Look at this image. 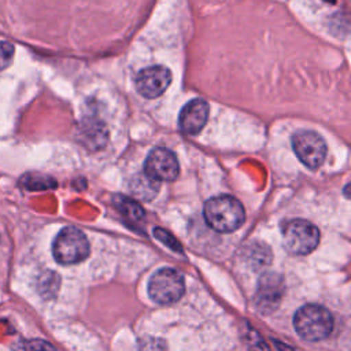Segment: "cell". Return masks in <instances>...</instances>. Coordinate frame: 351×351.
Here are the masks:
<instances>
[{
  "label": "cell",
  "mask_w": 351,
  "mask_h": 351,
  "mask_svg": "<svg viewBox=\"0 0 351 351\" xmlns=\"http://www.w3.org/2000/svg\"><path fill=\"white\" fill-rule=\"evenodd\" d=\"M206 222L217 232H233L245 219L241 203L228 195L215 196L204 204Z\"/></svg>",
  "instance_id": "obj_1"
},
{
  "label": "cell",
  "mask_w": 351,
  "mask_h": 351,
  "mask_svg": "<svg viewBox=\"0 0 351 351\" xmlns=\"http://www.w3.org/2000/svg\"><path fill=\"white\" fill-rule=\"evenodd\" d=\"M293 325L300 337L308 341H318L332 332L333 317L322 306L306 304L296 311Z\"/></svg>",
  "instance_id": "obj_2"
},
{
  "label": "cell",
  "mask_w": 351,
  "mask_h": 351,
  "mask_svg": "<svg viewBox=\"0 0 351 351\" xmlns=\"http://www.w3.org/2000/svg\"><path fill=\"white\" fill-rule=\"evenodd\" d=\"M52 254L62 265H74L89 255V243L85 234L73 226L63 228L53 240Z\"/></svg>",
  "instance_id": "obj_3"
},
{
  "label": "cell",
  "mask_w": 351,
  "mask_h": 351,
  "mask_svg": "<svg viewBox=\"0 0 351 351\" xmlns=\"http://www.w3.org/2000/svg\"><path fill=\"white\" fill-rule=\"evenodd\" d=\"M285 248L296 255L310 254L319 241V230L307 221H289L282 232Z\"/></svg>",
  "instance_id": "obj_4"
},
{
  "label": "cell",
  "mask_w": 351,
  "mask_h": 351,
  "mask_svg": "<svg viewBox=\"0 0 351 351\" xmlns=\"http://www.w3.org/2000/svg\"><path fill=\"white\" fill-rule=\"evenodd\" d=\"M185 291L182 276L174 269H160L149 280L148 293L160 304L177 302Z\"/></svg>",
  "instance_id": "obj_5"
},
{
  "label": "cell",
  "mask_w": 351,
  "mask_h": 351,
  "mask_svg": "<svg viewBox=\"0 0 351 351\" xmlns=\"http://www.w3.org/2000/svg\"><path fill=\"white\" fill-rule=\"evenodd\" d=\"M292 148L303 165L318 169L326 156V144L315 132L302 130L293 134Z\"/></svg>",
  "instance_id": "obj_6"
},
{
  "label": "cell",
  "mask_w": 351,
  "mask_h": 351,
  "mask_svg": "<svg viewBox=\"0 0 351 351\" xmlns=\"http://www.w3.org/2000/svg\"><path fill=\"white\" fill-rule=\"evenodd\" d=\"M144 174L155 181H173L178 176V162L176 155L167 148L152 149L144 165Z\"/></svg>",
  "instance_id": "obj_7"
},
{
  "label": "cell",
  "mask_w": 351,
  "mask_h": 351,
  "mask_svg": "<svg viewBox=\"0 0 351 351\" xmlns=\"http://www.w3.org/2000/svg\"><path fill=\"white\" fill-rule=\"evenodd\" d=\"M171 82V73L163 66L143 69L136 77V89L145 99L160 96Z\"/></svg>",
  "instance_id": "obj_8"
},
{
  "label": "cell",
  "mask_w": 351,
  "mask_h": 351,
  "mask_svg": "<svg viewBox=\"0 0 351 351\" xmlns=\"http://www.w3.org/2000/svg\"><path fill=\"white\" fill-rule=\"evenodd\" d=\"M282 288L281 277L274 273H267L261 278L255 300L262 314H267L277 308L282 296Z\"/></svg>",
  "instance_id": "obj_9"
},
{
  "label": "cell",
  "mask_w": 351,
  "mask_h": 351,
  "mask_svg": "<svg viewBox=\"0 0 351 351\" xmlns=\"http://www.w3.org/2000/svg\"><path fill=\"white\" fill-rule=\"evenodd\" d=\"M207 117H208L207 103L203 99H193L182 107L180 112L178 123L184 133L196 134L206 125Z\"/></svg>",
  "instance_id": "obj_10"
},
{
  "label": "cell",
  "mask_w": 351,
  "mask_h": 351,
  "mask_svg": "<svg viewBox=\"0 0 351 351\" xmlns=\"http://www.w3.org/2000/svg\"><path fill=\"white\" fill-rule=\"evenodd\" d=\"M130 188L133 189V193L137 197L149 200L156 195L159 184H158V181H155L151 177H148L147 174H144V176H138L137 178H134Z\"/></svg>",
  "instance_id": "obj_11"
},
{
  "label": "cell",
  "mask_w": 351,
  "mask_h": 351,
  "mask_svg": "<svg viewBox=\"0 0 351 351\" xmlns=\"http://www.w3.org/2000/svg\"><path fill=\"white\" fill-rule=\"evenodd\" d=\"M114 204L117 206V208L123 214L126 215L128 218H130L132 221H138L144 217V211L143 208L133 200H130L129 197L126 196H115L114 197Z\"/></svg>",
  "instance_id": "obj_12"
},
{
  "label": "cell",
  "mask_w": 351,
  "mask_h": 351,
  "mask_svg": "<svg viewBox=\"0 0 351 351\" xmlns=\"http://www.w3.org/2000/svg\"><path fill=\"white\" fill-rule=\"evenodd\" d=\"M22 184L25 185V188L30 189V191H37V189H49L56 186V182L45 176H38V174H29L25 176L22 180Z\"/></svg>",
  "instance_id": "obj_13"
},
{
  "label": "cell",
  "mask_w": 351,
  "mask_h": 351,
  "mask_svg": "<svg viewBox=\"0 0 351 351\" xmlns=\"http://www.w3.org/2000/svg\"><path fill=\"white\" fill-rule=\"evenodd\" d=\"M14 58V45L7 41H0V71L10 66Z\"/></svg>",
  "instance_id": "obj_14"
},
{
  "label": "cell",
  "mask_w": 351,
  "mask_h": 351,
  "mask_svg": "<svg viewBox=\"0 0 351 351\" xmlns=\"http://www.w3.org/2000/svg\"><path fill=\"white\" fill-rule=\"evenodd\" d=\"M154 233H155V237L159 239L162 243H165L167 247H170V248H173V250H177V251H181L180 243H178L169 232H166V230H163V229H160V228H156V229L154 230Z\"/></svg>",
  "instance_id": "obj_15"
},
{
  "label": "cell",
  "mask_w": 351,
  "mask_h": 351,
  "mask_svg": "<svg viewBox=\"0 0 351 351\" xmlns=\"http://www.w3.org/2000/svg\"><path fill=\"white\" fill-rule=\"evenodd\" d=\"M22 351H56V350L47 341L30 340L22 346Z\"/></svg>",
  "instance_id": "obj_16"
},
{
  "label": "cell",
  "mask_w": 351,
  "mask_h": 351,
  "mask_svg": "<svg viewBox=\"0 0 351 351\" xmlns=\"http://www.w3.org/2000/svg\"><path fill=\"white\" fill-rule=\"evenodd\" d=\"M250 346H251V351H269V347L266 346V343L254 330L250 333Z\"/></svg>",
  "instance_id": "obj_17"
},
{
  "label": "cell",
  "mask_w": 351,
  "mask_h": 351,
  "mask_svg": "<svg viewBox=\"0 0 351 351\" xmlns=\"http://www.w3.org/2000/svg\"><path fill=\"white\" fill-rule=\"evenodd\" d=\"M140 351H165V347L159 340L149 339V340H145L144 343H141Z\"/></svg>",
  "instance_id": "obj_18"
}]
</instances>
